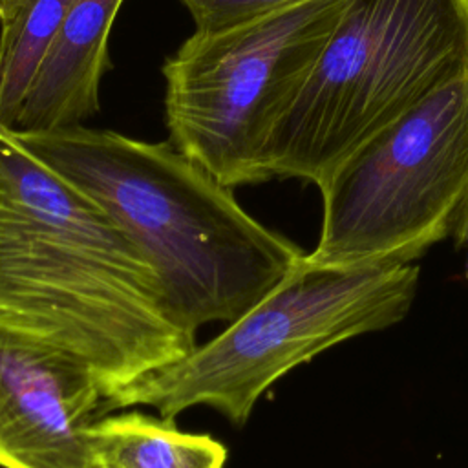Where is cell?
<instances>
[{
    "label": "cell",
    "mask_w": 468,
    "mask_h": 468,
    "mask_svg": "<svg viewBox=\"0 0 468 468\" xmlns=\"http://www.w3.org/2000/svg\"><path fill=\"white\" fill-rule=\"evenodd\" d=\"M0 329L80 358L104 399L197 346L139 245L2 122Z\"/></svg>",
    "instance_id": "obj_1"
},
{
    "label": "cell",
    "mask_w": 468,
    "mask_h": 468,
    "mask_svg": "<svg viewBox=\"0 0 468 468\" xmlns=\"http://www.w3.org/2000/svg\"><path fill=\"white\" fill-rule=\"evenodd\" d=\"M11 130L139 245L170 313L194 335L207 324L239 318L305 256L170 141L148 143L84 124Z\"/></svg>",
    "instance_id": "obj_2"
},
{
    "label": "cell",
    "mask_w": 468,
    "mask_h": 468,
    "mask_svg": "<svg viewBox=\"0 0 468 468\" xmlns=\"http://www.w3.org/2000/svg\"><path fill=\"white\" fill-rule=\"evenodd\" d=\"M419 274L404 260L336 265L305 254L218 336L102 399L97 417L152 406L174 420L192 406H210L243 426L258 399L296 366L400 322L415 300Z\"/></svg>",
    "instance_id": "obj_3"
},
{
    "label": "cell",
    "mask_w": 468,
    "mask_h": 468,
    "mask_svg": "<svg viewBox=\"0 0 468 468\" xmlns=\"http://www.w3.org/2000/svg\"><path fill=\"white\" fill-rule=\"evenodd\" d=\"M466 73L468 0H349L269 135V177L320 186L366 139Z\"/></svg>",
    "instance_id": "obj_4"
},
{
    "label": "cell",
    "mask_w": 468,
    "mask_h": 468,
    "mask_svg": "<svg viewBox=\"0 0 468 468\" xmlns=\"http://www.w3.org/2000/svg\"><path fill=\"white\" fill-rule=\"evenodd\" d=\"M349 0H302L194 31L163 64L170 143L236 188L269 181L265 144Z\"/></svg>",
    "instance_id": "obj_5"
},
{
    "label": "cell",
    "mask_w": 468,
    "mask_h": 468,
    "mask_svg": "<svg viewBox=\"0 0 468 468\" xmlns=\"http://www.w3.org/2000/svg\"><path fill=\"white\" fill-rule=\"evenodd\" d=\"M316 263L413 261L468 197V73L355 148L318 186Z\"/></svg>",
    "instance_id": "obj_6"
},
{
    "label": "cell",
    "mask_w": 468,
    "mask_h": 468,
    "mask_svg": "<svg viewBox=\"0 0 468 468\" xmlns=\"http://www.w3.org/2000/svg\"><path fill=\"white\" fill-rule=\"evenodd\" d=\"M102 399L80 358L0 329V468H93L88 430Z\"/></svg>",
    "instance_id": "obj_7"
},
{
    "label": "cell",
    "mask_w": 468,
    "mask_h": 468,
    "mask_svg": "<svg viewBox=\"0 0 468 468\" xmlns=\"http://www.w3.org/2000/svg\"><path fill=\"white\" fill-rule=\"evenodd\" d=\"M124 0H73L22 104L15 128L53 130L82 124L99 112L108 71V42Z\"/></svg>",
    "instance_id": "obj_8"
},
{
    "label": "cell",
    "mask_w": 468,
    "mask_h": 468,
    "mask_svg": "<svg viewBox=\"0 0 468 468\" xmlns=\"http://www.w3.org/2000/svg\"><path fill=\"white\" fill-rule=\"evenodd\" d=\"M88 437L93 468H225L229 457L212 435L137 410L95 419Z\"/></svg>",
    "instance_id": "obj_9"
},
{
    "label": "cell",
    "mask_w": 468,
    "mask_h": 468,
    "mask_svg": "<svg viewBox=\"0 0 468 468\" xmlns=\"http://www.w3.org/2000/svg\"><path fill=\"white\" fill-rule=\"evenodd\" d=\"M73 0H20L0 22V122L15 128L31 84Z\"/></svg>",
    "instance_id": "obj_10"
},
{
    "label": "cell",
    "mask_w": 468,
    "mask_h": 468,
    "mask_svg": "<svg viewBox=\"0 0 468 468\" xmlns=\"http://www.w3.org/2000/svg\"><path fill=\"white\" fill-rule=\"evenodd\" d=\"M192 16L194 31H218L269 15L302 0H179Z\"/></svg>",
    "instance_id": "obj_11"
},
{
    "label": "cell",
    "mask_w": 468,
    "mask_h": 468,
    "mask_svg": "<svg viewBox=\"0 0 468 468\" xmlns=\"http://www.w3.org/2000/svg\"><path fill=\"white\" fill-rule=\"evenodd\" d=\"M466 229H468V197L464 199V203H463V207H461V210H459V214H457L453 230H452V236L455 238L457 245H463V243H464Z\"/></svg>",
    "instance_id": "obj_12"
},
{
    "label": "cell",
    "mask_w": 468,
    "mask_h": 468,
    "mask_svg": "<svg viewBox=\"0 0 468 468\" xmlns=\"http://www.w3.org/2000/svg\"><path fill=\"white\" fill-rule=\"evenodd\" d=\"M20 0H0V22L7 20L13 16V13L16 11Z\"/></svg>",
    "instance_id": "obj_13"
},
{
    "label": "cell",
    "mask_w": 468,
    "mask_h": 468,
    "mask_svg": "<svg viewBox=\"0 0 468 468\" xmlns=\"http://www.w3.org/2000/svg\"><path fill=\"white\" fill-rule=\"evenodd\" d=\"M464 243L468 245V229H466V234H464ZM466 278H468V265H466Z\"/></svg>",
    "instance_id": "obj_14"
}]
</instances>
